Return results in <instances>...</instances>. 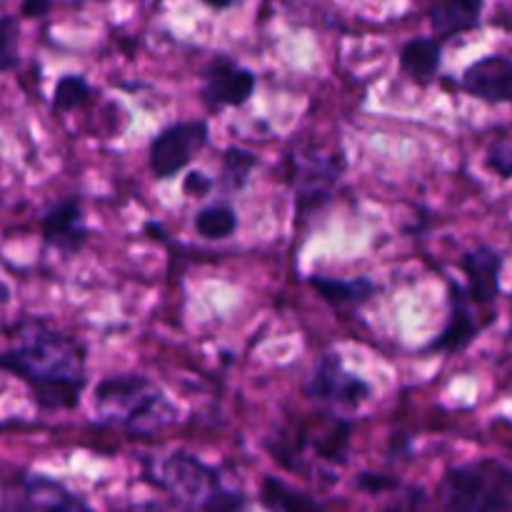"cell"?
<instances>
[{
	"mask_svg": "<svg viewBox=\"0 0 512 512\" xmlns=\"http://www.w3.org/2000/svg\"><path fill=\"white\" fill-rule=\"evenodd\" d=\"M203 3L208 5L210 10H228V8H233L238 0H203Z\"/></svg>",
	"mask_w": 512,
	"mask_h": 512,
	"instance_id": "25",
	"label": "cell"
},
{
	"mask_svg": "<svg viewBox=\"0 0 512 512\" xmlns=\"http://www.w3.org/2000/svg\"><path fill=\"white\" fill-rule=\"evenodd\" d=\"M445 512H508L512 508V468L500 460H478L445 475Z\"/></svg>",
	"mask_w": 512,
	"mask_h": 512,
	"instance_id": "3",
	"label": "cell"
},
{
	"mask_svg": "<svg viewBox=\"0 0 512 512\" xmlns=\"http://www.w3.org/2000/svg\"><path fill=\"white\" fill-rule=\"evenodd\" d=\"M210 128L205 120H188L160 130L148 148L150 173L155 180H170L183 173L195 155L208 145Z\"/></svg>",
	"mask_w": 512,
	"mask_h": 512,
	"instance_id": "5",
	"label": "cell"
},
{
	"mask_svg": "<svg viewBox=\"0 0 512 512\" xmlns=\"http://www.w3.org/2000/svg\"><path fill=\"white\" fill-rule=\"evenodd\" d=\"M43 238L50 248L60 253H78L88 240L83 208L78 198H65L55 203L43 218Z\"/></svg>",
	"mask_w": 512,
	"mask_h": 512,
	"instance_id": "11",
	"label": "cell"
},
{
	"mask_svg": "<svg viewBox=\"0 0 512 512\" xmlns=\"http://www.w3.org/2000/svg\"><path fill=\"white\" fill-rule=\"evenodd\" d=\"M475 338H478V323L470 313L468 290L455 280H448V323L440 330L438 338L428 345V350L455 355L468 348Z\"/></svg>",
	"mask_w": 512,
	"mask_h": 512,
	"instance_id": "10",
	"label": "cell"
},
{
	"mask_svg": "<svg viewBox=\"0 0 512 512\" xmlns=\"http://www.w3.org/2000/svg\"><path fill=\"white\" fill-rule=\"evenodd\" d=\"M0 368L23 380L43 410L78 408L88 383L83 345L38 323L30 325L13 348L0 353Z\"/></svg>",
	"mask_w": 512,
	"mask_h": 512,
	"instance_id": "1",
	"label": "cell"
},
{
	"mask_svg": "<svg viewBox=\"0 0 512 512\" xmlns=\"http://www.w3.org/2000/svg\"><path fill=\"white\" fill-rule=\"evenodd\" d=\"M290 163H293L295 208L300 218H305L328 203L345 168V160L340 153L325 155L318 150H293Z\"/></svg>",
	"mask_w": 512,
	"mask_h": 512,
	"instance_id": "4",
	"label": "cell"
},
{
	"mask_svg": "<svg viewBox=\"0 0 512 512\" xmlns=\"http://www.w3.org/2000/svg\"><path fill=\"white\" fill-rule=\"evenodd\" d=\"M443 63V40L438 38H413L400 50V70L415 85H430Z\"/></svg>",
	"mask_w": 512,
	"mask_h": 512,
	"instance_id": "14",
	"label": "cell"
},
{
	"mask_svg": "<svg viewBox=\"0 0 512 512\" xmlns=\"http://www.w3.org/2000/svg\"><path fill=\"white\" fill-rule=\"evenodd\" d=\"M53 3L55 0H23V3H20V13H23L25 18H43V15L53 8Z\"/></svg>",
	"mask_w": 512,
	"mask_h": 512,
	"instance_id": "24",
	"label": "cell"
},
{
	"mask_svg": "<svg viewBox=\"0 0 512 512\" xmlns=\"http://www.w3.org/2000/svg\"><path fill=\"white\" fill-rule=\"evenodd\" d=\"M93 408L100 420L135 433L163 428L173 418V405L163 388L143 373L108 375L95 385Z\"/></svg>",
	"mask_w": 512,
	"mask_h": 512,
	"instance_id": "2",
	"label": "cell"
},
{
	"mask_svg": "<svg viewBox=\"0 0 512 512\" xmlns=\"http://www.w3.org/2000/svg\"><path fill=\"white\" fill-rule=\"evenodd\" d=\"M258 165V155L250 153L245 148H225L223 158H220V178L218 188L225 195H235L248 185L250 173Z\"/></svg>",
	"mask_w": 512,
	"mask_h": 512,
	"instance_id": "16",
	"label": "cell"
},
{
	"mask_svg": "<svg viewBox=\"0 0 512 512\" xmlns=\"http://www.w3.org/2000/svg\"><path fill=\"white\" fill-rule=\"evenodd\" d=\"M125 512H163V510H160L158 505L148 503V505H138V508H130V510H125Z\"/></svg>",
	"mask_w": 512,
	"mask_h": 512,
	"instance_id": "26",
	"label": "cell"
},
{
	"mask_svg": "<svg viewBox=\"0 0 512 512\" xmlns=\"http://www.w3.org/2000/svg\"><path fill=\"white\" fill-rule=\"evenodd\" d=\"M305 393L330 408L340 410H358L373 395L370 385L360 375L350 373L343 365L338 353L320 355L318 363L310 370V378L305 383Z\"/></svg>",
	"mask_w": 512,
	"mask_h": 512,
	"instance_id": "6",
	"label": "cell"
},
{
	"mask_svg": "<svg viewBox=\"0 0 512 512\" xmlns=\"http://www.w3.org/2000/svg\"><path fill=\"white\" fill-rule=\"evenodd\" d=\"M255 85H258V78H255L253 70L243 68L225 55H218L205 70L200 93H203V100L210 110L240 108L253 98Z\"/></svg>",
	"mask_w": 512,
	"mask_h": 512,
	"instance_id": "7",
	"label": "cell"
},
{
	"mask_svg": "<svg viewBox=\"0 0 512 512\" xmlns=\"http://www.w3.org/2000/svg\"><path fill=\"white\" fill-rule=\"evenodd\" d=\"M213 188H215V180L208 178L205 173H200V170H193V173L185 175V183H183L185 195H195V198H203V195L210 193Z\"/></svg>",
	"mask_w": 512,
	"mask_h": 512,
	"instance_id": "22",
	"label": "cell"
},
{
	"mask_svg": "<svg viewBox=\"0 0 512 512\" xmlns=\"http://www.w3.org/2000/svg\"><path fill=\"white\" fill-rule=\"evenodd\" d=\"M158 480L163 483V488L178 495L180 500H190V503L205 500L218 488V480H215L213 470L205 468L200 460L190 458L185 453H175L168 460H163Z\"/></svg>",
	"mask_w": 512,
	"mask_h": 512,
	"instance_id": "9",
	"label": "cell"
},
{
	"mask_svg": "<svg viewBox=\"0 0 512 512\" xmlns=\"http://www.w3.org/2000/svg\"><path fill=\"white\" fill-rule=\"evenodd\" d=\"M310 285L315 293L330 303L333 308H358L365 300L375 295V283L370 278H328V275H313Z\"/></svg>",
	"mask_w": 512,
	"mask_h": 512,
	"instance_id": "15",
	"label": "cell"
},
{
	"mask_svg": "<svg viewBox=\"0 0 512 512\" xmlns=\"http://www.w3.org/2000/svg\"><path fill=\"white\" fill-rule=\"evenodd\" d=\"M460 268L468 275L470 303L490 305L500 295V273H503V255L490 245H478L468 250L460 260Z\"/></svg>",
	"mask_w": 512,
	"mask_h": 512,
	"instance_id": "12",
	"label": "cell"
},
{
	"mask_svg": "<svg viewBox=\"0 0 512 512\" xmlns=\"http://www.w3.org/2000/svg\"><path fill=\"white\" fill-rule=\"evenodd\" d=\"M260 498H263V503L275 512H320L315 500H310L308 495L298 493V490H293L290 485H285L283 480L275 478L263 480Z\"/></svg>",
	"mask_w": 512,
	"mask_h": 512,
	"instance_id": "18",
	"label": "cell"
},
{
	"mask_svg": "<svg viewBox=\"0 0 512 512\" xmlns=\"http://www.w3.org/2000/svg\"><path fill=\"white\" fill-rule=\"evenodd\" d=\"M485 163H488V168L493 170L498 178L510 180L512 178V143H508V140H500V143L490 145Z\"/></svg>",
	"mask_w": 512,
	"mask_h": 512,
	"instance_id": "21",
	"label": "cell"
},
{
	"mask_svg": "<svg viewBox=\"0 0 512 512\" xmlns=\"http://www.w3.org/2000/svg\"><path fill=\"white\" fill-rule=\"evenodd\" d=\"M93 98V88L83 75L65 73L53 88V110L55 113H70V110L83 108Z\"/></svg>",
	"mask_w": 512,
	"mask_h": 512,
	"instance_id": "19",
	"label": "cell"
},
{
	"mask_svg": "<svg viewBox=\"0 0 512 512\" xmlns=\"http://www.w3.org/2000/svg\"><path fill=\"white\" fill-rule=\"evenodd\" d=\"M195 233L205 240H225L238 230V213L228 203H213L198 210L193 220Z\"/></svg>",
	"mask_w": 512,
	"mask_h": 512,
	"instance_id": "17",
	"label": "cell"
},
{
	"mask_svg": "<svg viewBox=\"0 0 512 512\" xmlns=\"http://www.w3.org/2000/svg\"><path fill=\"white\" fill-rule=\"evenodd\" d=\"M460 85L473 98L485 103H512V58L508 55H485L465 68Z\"/></svg>",
	"mask_w": 512,
	"mask_h": 512,
	"instance_id": "8",
	"label": "cell"
},
{
	"mask_svg": "<svg viewBox=\"0 0 512 512\" xmlns=\"http://www.w3.org/2000/svg\"><path fill=\"white\" fill-rule=\"evenodd\" d=\"M485 0H435L430 8V25L438 40L470 33L480 25Z\"/></svg>",
	"mask_w": 512,
	"mask_h": 512,
	"instance_id": "13",
	"label": "cell"
},
{
	"mask_svg": "<svg viewBox=\"0 0 512 512\" xmlns=\"http://www.w3.org/2000/svg\"><path fill=\"white\" fill-rule=\"evenodd\" d=\"M18 65V23L5 15L0 18V73Z\"/></svg>",
	"mask_w": 512,
	"mask_h": 512,
	"instance_id": "20",
	"label": "cell"
},
{
	"mask_svg": "<svg viewBox=\"0 0 512 512\" xmlns=\"http://www.w3.org/2000/svg\"><path fill=\"white\" fill-rule=\"evenodd\" d=\"M50 512H93L88 508V505L83 503V500L78 498H70V495L60 493L58 498L50 503Z\"/></svg>",
	"mask_w": 512,
	"mask_h": 512,
	"instance_id": "23",
	"label": "cell"
}]
</instances>
